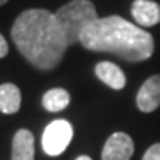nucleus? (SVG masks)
Returning <instances> with one entry per match:
<instances>
[{
  "label": "nucleus",
  "instance_id": "obj_5",
  "mask_svg": "<svg viewBox=\"0 0 160 160\" xmlns=\"http://www.w3.org/2000/svg\"><path fill=\"white\" fill-rule=\"evenodd\" d=\"M133 141L125 132H116L107 139L102 148V160H131Z\"/></svg>",
  "mask_w": 160,
  "mask_h": 160
},
{
  "label": "nucleus",
  "instance_id": "obj_2",
  "mask_svg": "<svg viewBox=\"0 0 160 160\" xmlns=\"http://www.w3.org/2000/svg\"><path fill=\"white\" fill-rule=\"evenodd\" d=\"M79 43L89 51L110 52L129 62L145 61L154 52V39L148 31L117 15L95 19L83 30Z\"/></svg>",
  "mask_w": 160,
  "mask_h": 160
},
{
  "label": "nucleus",
  "instance_id": "obj_6",
  "mask_svg": "<svg viewBox=\"0 0 160 160\" xmlns=\"http://www.w3.org/2000/svg\"><path fill=\"white\" fill-rule=\"evenodd\" d=\"M137 105L142 113H151L160 107V74L151 76L142 83L137 95Z\"/></svg>",
  "mask_w": 160,
  "mask_h": 160
},
{
  "label": "nucleus",
  "instance_id": "obj_15",
  "mask_svg": "<svg viewBox=\"0 0 160 160\" xmlns=\"http://www.w3.org/2000/svg\"><path fill=\"white\" fill-rule=\"evenodd\" d=\"M6 2H8V0H0V6H2V5H5Z\"/></svg>",
  "mask_w": 160,
  "mask_h": 160
},
{
  "label": "nucleus",
  "instance_id": "obj_11",
  "mask_svg": "<svg viewBox=\"0 0 160 160\" xmlns=\"http://www.w3.org/2000/svg\"><path fill=\"white\" fill-rule=\"evenodd\" d=\"M42 104H43V107H45L48 111L57 113V111L64 110L70 104V95L67 91L59 89V88L51 89V91H48L45 95H43Z\"/></svg>",
  "mask_w": 160,
  "mask_h": 160
},
{
  "label": "nucleus",
  "instance_id": "obj_10",
  "mask_svg": "<svg viewBox=\"0 0 160 160\" xmlns=\"http://www.w3.org/2000/svg\"><path fill=\"white\" fill-rule=\"evenodd\" d=\"M21 107V92L18 86L5 83L0 86V111L5 114H13Z\"/></svg>",
  "mask_w": 160,
  "mask_h": 160
},
{
  "label": "nucleus",
  "instance_id": "obj_4",
  "mask_svg": "<svg viewBox=\"0 0 160 160\" xmlns=\"http://www.w3.org/2000/svg\"><path fill=\"white\" fill-rule=\"evenodd\" d=\"M71 138H73V126L67 120L58 119L46 126L42 137V145L46 154L59 156L68 147Z\"/></svg>",
  "mask_w": 160,
  "mask_h": 160
},
{
  "label": "nucleus",
  "instance_id": "obj_13",
  "mask_svg": "<svg viewBox=\"0 0 160 160\" xmlns=\"http://www.w3.org/2000/svg\"><path fill=\"white\" fill-rule=\"evenodd\" d=\"M8 51H9V48H8V43H6L5 37L0 34V58H5L8 55Z\"/></svg>",
  "mask_w": 160,
  "mask_h": 160
},
{
  "label": "nucleus",
  "instance_id": "obj_3",
  "mask_svg": "<svg viewBox=\"0 0 160 160\" xmlns=\"http://www.w3.org/2000/svg\"><path fill=\"white\" fill-rule=\"evenodd\" d=\"M53 17L57 19L68 46L79 43L83 30L98 19L97 9L91 0H71L61 6Z\"/></svg>",
  "mask_w": 160,
  "mask_h": 160
},
{
  "label": "nucleus",
  "instance_id": "obj_1",
  "mask_svg": "<svg viewBox=\"0 0 160 160\" xmlns=\"http://www.w3.org/2000/svg\"><path fill=\"white\" fill-rule=\"evenodd\" d=\"M12 39L25 59L39 70H53L68 48L53 13L46 9L22 12L13 22Z\"/></svg>",
  "mask_w": 160,
  "mask_h": 160
},
{
  "label": "nucleus",
  "instance_id": "obj_7",
  "mask_svg": "<svg viewBox=\"0 0 160 160\" xmlns=\"http://www.w3.org/2000/svg\"><path fill=\"white\" fill-rule=\"evenodd\" d=\"M132 17L138 27H153L160 22V5L153 0H135L132 3Z\"/></svg>",
  "mask_w": 160,
  "mask_h": 160
},
{
  "label": "nucleus",
  "instance_id": "obj_9",
  "mask_svg": "<svg viewBox=\"0 0 160 160\" xmlns=\"http://www.w3.org/2000/svg\"><path fill=\"white\" fill-rule=\"evenodd\" d=\"M12 160H34V137L27 129H19L13 137Z\"/></svg>",
  "mask_w": 160,
  "mask_h": 160
},
{
  "label": "nucleus",
  "instance_id": "obj_8",
  "mask_svg": "<svg viewBox=\"0 0 160 160\" xmlns=\"http://www.w3.org/2000/svg\"><path fill=\"white\" fill-rule=\"evenodd\" d=\"M95 74L102 83H105L114 91L123 89L126 85V76L122 71V68L117 67L116 64L108 62V61L98 62L95 67Z\"/></svg>",
  "mask_w": 160,
  "mask_h": 160
},
{
  "label": "nucleus",
  "instance_id": "obj_14",
  "mask_svg": "<svg viewBox=\"0 0 160 160\" xmlns=\"http://www.w3.org/2000/svg\"><path fill=\"white\" fill-rule=\"evenodd\" d=\"M76 160H92V159L89 157V156H79Z\"/></svg>",
  "mask_w": 160,
  "mask_h": 160
},
{
  "label": "nucleus",
  "instance_id": "obj_12",
  "mask_svg": "<svg viewBox=\"0 0 160 160\" xmlns=\"http://www.w3.org/2000/svg\"><path fill=\"white\" fill-rule=\"evenodd\" d=\"M142 160H160V142L151 145V147L145 151Z\"/></svg>",
  "mask_w": 160,
  "mask_h": 160
}]
</instances>
